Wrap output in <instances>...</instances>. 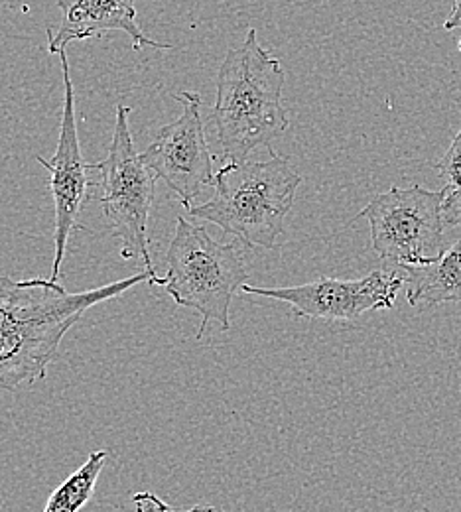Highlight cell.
Masks as SVG:
<instances>
[{
  "mask_svg": "<svg viewBox=\"0 0 461 512\" xmlns=\"http://www.w3.org/2000/svg\"><path fill=\"white\" fill-rule=\"evenodd\" d=\"M154 276H158L156 270H144L95 290L71 294L60 280H12L0 274V392H14L46 379L62 339L89 308Z\"/></svg>",
  "mask_w": 461,
  "mask_h": 512,
  "instance_id": "1",
  "label": "cell"
},
{
  "mask_svg": "<svg viewBox=\"0 0 461 512\" xmlns=\"http://www.w3.org/2000/svg\"><path fill=\"white\" fill-rule=\"evenodd\" d=\"M284 69L249 30L239 48H231L217 73V99L211 123L227 164L245 162L257 148L266 146L288 128L282 107Z\"/></svg>",
  "mask_w": 461,
  "mask_h": 512,
  "instance_id": "2",
  "label": "cell"
},
{
  "mask_svg": "<svg viewBox=\"0 0 461 512\" xmlns=\"http://www.w3.org/2000/svg\"><path fill=\"white\" fill-rule=\"evenodd\" d=\"M263 162H231L215 174L211 199L190 205L188 215L217 225L247 247L276 249L284 221L292 211L302 176L290 160L268 148Z\"/></svg>",
  "mask_w": 461,
  "mask_h": 512,
  "instance_id": "3",
  "label": "cell"
},
{
  "mask_svg": "<svg viewBox=\"0 0 461 512\" xmlns=\"http://www.w3.org/2000/svg\"><path fill=\"white\" fill-rule=\"evenodd\" d=\"M243 241L219 243L205 227L178 217L176 233L166 253V276H154L148 284L162 286L182 308H192L201 316L198 339L209 323L221 331L231 329V302L249 280V266Z\"/></svg>",
  "mask_w": 461,
  "mask_h": 512,
  "instance_id": "4",
  "label": "cell"
},
{
  "mask_svg": "<svg viewBox=\"0 0 461 512\" xmlns=\"http://www.w3.org/2000/svg\"><path fill=\"white\" fill-rule=\"evenodd\" d=\"M129 115L131 109L119 103L109 154L101 162L91 164V170L99 172V203L109 221L111 235L123 245L121 256L125 260H140L144 270H154L148 219L156 195V174L134 150Z\"/></svg>",
  "mask_w": 461,
  "mask_h": 512,
  "instance_id": "5",
  "label": "cell"
},
{
  "mask_svg": "<svg viewBox=\"0 0 461 512\" xmlns=\"http://www.w3.org/2000/svg\"><path fill=\"white\" fill-rule=\"evenodd\" d=\"M357 219H367L373 249L385 266H424L448 251L444 190L395 186L373 197Z\"/></svg>",
  "mask_w": 461,
  "mask_h": 512,
  "instance_id": "6",
  "label": "cell"
},
{
  "mask_svg": "<svg viewBox=\"0 0 461 512\" xmlns=\"http://www.w3.org/2000/svg\"><path fill=\"white\" fill-rule=\"evenodd\" d=\"M404 284L406 272L402 268L383 266L357 280L322 278L318 282L288 288H259L245 284L241 290L245 294L286 302L300 318L351 321L367 312L391 310Z\"/></svg>",
  "mask_w": 461,
  "mask_h": 512,
  "instance_id": "7",
  "label": "cell"
},
{
  "mask_svg": "<svg viewBox=\"0 0 461 512\" xmlns=\"http://www.w3.org/2000/svg\"><path fill=\"white\" fill-rule=\"evenodd\" d=\"M174 99L182 103V115L156 132L140 158L188 209L201 190L215 182L213 156L201 119V97L190 91L178 93Z\"/></svg>",
  "mask_w": 461,
  "mask_h": 512,
  "instance_id": "8",
  "label": "cell"
},
{
  "mask_svg": "<svg viewBox=\"0 0 461 512\" xmlns=\"http://www.w3.org/2000/svg\"><path fill=\"white\" fill-rule=\"evenodd\" d=\"M62 58V73H64V87H66V101H64V115L60 123V140L54 154V160L48 162L42 156L36 160L50 172V190L54 197V264H52V280H60L62 264L66 258L67 241L75 231L83 203L89 193V176L91 164L83 160L79 132H77V119H75V95L73 83L69 73V62L66 52L60 54Z\"/></svg>",
  "mask_w": 461,
  "mask_h": 512,
  "instance_id": "9",
  "label": "cell"
},
{
  "mask_svg": "<svg viewBox=\"0 0 461 512\" xmlns=\"http://www.w3.org/2000/svg\"><path fill=\"white\" fill-rule=\"evenodd\" d=\"M136 0H58L62 22L58 30H48V52L62 54L67 44L101 38L109 32H125L134 50L146 46L172 50L170 44L146 38L136 24Z\"/></svg>",
  "mask_w": 461,
  "mask_h": 512,
  "instance_id": "10",
  "label": "cell"
},
{
  "mask_svg": "<svg viewBox=\"0 0 461 512\" xmlns=\"http://www.w3.org/2000/svg\"><path fill=\"white\" fill-rule=\"evenodd\" d=\"M402 270L406 272V300L418 312L461 302V237L440 260Z\"/></svg>",
  "mask_w": 461,
  "mask_h": 512,
  "instance_id": "11",
  "label": "cell"
},
{
  "mask_svg": "<svg viewBox=\"0 0 461 512\" xmlns=\"http://www.w3.org/2000/svg\"><path fill=\"white\" fill-rule=\"evenodd\" d=\"M109 459V451H93L87 461L67 477L66 481L50 495L44 512H79L91 499L99 475Z\"/></svg>",
  "mask_w": 461,
  "mask_h": 512,
  "instance_id": "12",
  "label": "cell"
},
{
  "mask_svg": "<svg viewBox=\"0 0 461 512\" xmlns=\"http://www.w3.org/2000/svg\"><path fill=\"white\" fill-rule=\"evenodd\" d=\"M444 182V219L446 225H461V128L438 164Z\"/></svg>",
  "mask_w": 461,
  "mask_h": 512,
  "instance_id": "13",
  "label": "cell"
},
{
  "mask_svg": "<svg viewBox=\"0 0 461 512\" xmlns=\"http://www.w3.org/2000/svg\"><path fill=\"white\" fill-rule=\"evenodd\" d=\"M132 505H134L136 512H215L211 505H196L188 511H174L170 505H166L158 495H154L150 491L136 493L132 497Z\"/></svg>",
  "mask_w": 461,
  "mask_h": 512,
  "instance_id": "14",
  "label": "cell"
},
{
  "mask_svg": "<svg viewBox=\"0 0 461 512\" xmlns=\"http://www.w3.org/2000/svg\"><path fill=\"white\" fill-rule=\"evenodd\" d=\"M452 12H450V16H448V20L444 22V28L448 30V32H452V30H461V0H452ZM460 52H461V38H460Z\"/></svg>",
  "mask_w": 461,
  "mask_h": 512,
  "instance_id": "15",
  "label": "cell"
}]
</instances>
